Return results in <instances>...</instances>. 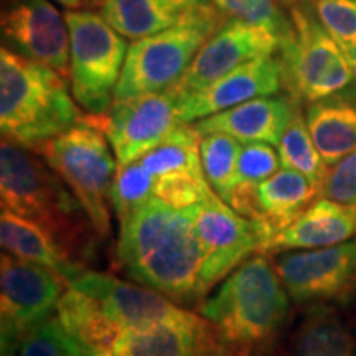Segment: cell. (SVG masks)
Here are the masks:
<instances>
[{
	"mask_svg": "<svg viewBox=\"0 0 356 356\" xmlns=\"http://www.w3.org/2000/svg\"><path fill=\"white\" fill-rule=\"evenodd\" d=\"M118 257L140 286L178 300L203 296V254L186 210L149 200L121 221Z\"/></svg>",
	"mask_w": 356,
	"mask_h": 356,
	"instance_id": "cell-1",
	"label": "cell"
},
{
	"mask_svg": "<svg viewBox=\"0 0 356 356\" xmlns=\"http://www.w3.org/2000/svg\"><path fill=\"white\" fill-rule=\"evenodd\" d=\"M200 312L220 337L221 356H254L286 322L289 297L275 267L254 256L222 280Z\"/></svg>",
	"mask_w": 356,
	"mask_h": 356,
	"instance_id": "cell-2",
	"label": "cell"
},
{
	"mask_svg": "<svg viewBox=\"0 0 356 356\" xmlns=\"http://www.w3.org/2000/svg\"><path fill=\"white\" fill-rule=\"evenodd\" d=\"M0 197L2 208L42 226L74 261L91 254L96 229L79 200L56 172L8 140L0 145Z\"/></svg>",
	"mask_w": 356,
	"mask_h": 356,
	"instance_id": "cell-3",
	"label": "cell"
},
{
	"mask_svg": "<svg viewBox=\"0 0 356 356\" xmlns=\"http://www.w3.org/2000/svg\"><path fill=\"white\" fill-rule=\"evenodd\" d=\"M81 119L70 96L66 78L2 47L0 129L3 140L25 149H38Z\"/></svg>",
	"mask_w": 356,
	"mask_h": 356,
	"instance_id": "cell-4",
	"label": "cell"
},
{
	"mask_svg": "<svg viewBox=\"0 0 356 356\" xmlns=\"http://www.w3.org/2000/svg\"><path fill=\"white\" fill-rule=\"evenodd\" d=\"M222 15L213 3L191 12L170 29L134 40L115 89V99L175 86L184 78L203 43L216 32Z\"/></svg>",
	"mask_w": 356,
	"mask_h": 356,
	"instance_id": "cell-5",
	"label": "cell"
},
{
	"mask_svg": "<svg viewBox=\"0 0 356 356\" xmlns=\"http://www.w3.org/2000/svg\"><path fill=\"white\" fill-rule=\"evenodd\" d=\"M108 142L101 127L88 118L37 149L83 204L99 238L111 231L108 202L118 172Z\"/></svg>",
	"mask_w": 356,
	"mask_h": 356,
	"instance_id": "cell-6",
	"label": "cell"
},
{
	"mask_svg": "<svg viewBox=\"0 0 356 356\" xmlns=\"http://www.w3.org/2000/svg\"><path fill=\"white\" fill-rule=\"evenodd\" d=\"M292 30L280 42L282 86L292 99L315 102L356 81V70L340 43L323 29L314 12L293 7Z\"/></svg>",
	"mask_w": 356,
	"mask_h": 356,
	"instance_id": "cell-7",
	"label": "cell"
},
{
	"mask_svg": "<svg viewBox=\"0 0 356 356\" xmlns=\"http://www.w3.org/2000/svg\"><path fill=\"white\" fill-rule=\"evenodd\" d=\"M70 30V79L74 99L88 113L99 115L113 108L115 89L127 56L126 37L102 13L66 10Z\"/></svg>",
	"mask_w": 356,
	"mask_h": 356,
	"instance_id": "cell-8",
	"label": "cell"
},
{
	"mask_svg": "<svg viewBox=\"0 0 356 356\" xmlns=\"http://www.w3.org/2000/svg\"><path fill=\"white\" fill-rule=\"evenodd\" d=\"M68 289L55 270L3 252L0 262L2 356L19 355L25 337L51 318Z\"/></svg>",
	"mask_w": 356,
	"mask_h": 356,
	"instance_id": "cell-9",
	"label": "cell"
},
{
	"mask_svg": "<svg viewBox=\"0 0 356 356\" xmlns=\"http://www.w3.org/2000/svg\"><path fill=\"white\" fill-rule=\"evenodd\" d=\"M203 254L202 293L221 282L252 252L261 251L262 238L252 221L239 215L215 191L188 208Z\"/></svg>",
	"mask_w": 356,
	"mask_h": 356,
	"instance_id": "cell-10",
	"label": "cell"
},
{
	"mask_svg": "<svg viewBox=\"0 0 356 356\" xmlns=\"http://www.w3.org/2000/svg\"><path fill=\"white\" fill-rule=\"evenodd\" d=\"M180 92L175 86L114 101L106 114L92 118L113 147L118 165H127L157 147L180 126L177 104Z\"/></svg>",
	"mask_w": 356,
	"mask_h": 356,
	"instance_id": "cell-11",
	"label": "cell"
},
{
	"mask_svg": "<svg viewBox=\"0 0 356 356\" xmlns=\"http://www.w3.org/2000/svg\"><path fill=\"white\" fill-rule=\"evenodd\" d=\"M274 267L296 302H345L356 292V241L289 252Z\"/></svg>",
	"mask_w": 356,
	"mask_h": 356,
	"instance_id": "cell-12",
	"label": "cell"
},
{
	"mask_svg": "<svg viewBox=\"0 0 356 356\" xmlns=\"http://www.w3.org/2000/svg\"><path fill=\"white\" fill-rule=\"evenodd\" d=\"M2 37L12 51L70 76L68 24L50 0L6 2Z\"/></svg>",
	"mask_w": 356,
	"mask_h": 356,
	"instance_id": "cell-13",
	"label": "cell"
},
{
	"mask_svg": "<svg viewBox=\"0 0 356 356\" xmlns=\"http://www.w3.org/2000/svg\"><path fill=\"white\" fill-rule=\"evenodd\" d=\"M279 48L277 35L238 19H228L200 48L184 78L177 83L178 92L185 96L200 91L256 58L274 55Z\"/></svg>",
	"mask_w": 356,
	"mask_h": 356,
	"instance_id": "cell-14",
	"label": "cell"
},
{
	"mask_svg": "<svg viewBox=\"0 0 356 356\" xmlns=\"http://www.w3.org/2000/svg\"><path fill=\"white\" fill-rule=\"evenodd\" d=\"M282 88V66L277 53L239 66L200 91L178 97L180 124L197 122L261 96L277 95Z\"/></svg>",
	"mask_w": 356,
	"mask_h": 356,
	"instance_id": "cell-15",
	"label": "cell"
},
{
	"mask_svg": "<svg viewBox=\"0 0 356 356\" xmlns=\"http://www.w3.org/2000/svg\"><path fill=\"white\" fill-rule=\"evenodd\" d=\"M215 327L198 315L180 309L173 317L144 328L124 330L114 356H221Z\"/></svg>",
	"mask_w": 356,
	"mask_h": 356,
	"instance_id": "cell-16",
	"label": "cell"
},
{
	"mask_svg": "<svg viewBox=\"0 0 356 356\" xmlns=\"http://www.w3.org/2000/svg\"><path fill=\"white\" fill-rule=\"evenodd\" d=\"M68 287L95 297L122 332L150 327L180 312L178 307L152 289L134 286L109 274L84 269L70 280Z\"/></svg>",
	"mask_w": 356,
	"mask_h": 356,
	"instance_id": "cell-17",
	"label": "cell"
},
{
	"mask_svg": "<svg viewBox=\"0 0 356 356\" xmlns=\"http://www.w3.org/2000/svg\"><path fill=\"white\" fill-rule=\"evenodd\" d=\"M299 109L291 96H261L234 108L213 114L195 122L200 136L228 134L241 144L267 142L279 145L282 134Z\"/></svg>",
	"mask_w": 356,
	"mask_h": 356,
	"instance_id": "cell-18",
	"label": "cell"
},
{
	"mask_svg": "<svg viewBox=\"0 0 356 356\" xmlns=\"http://www.w3.org/2000/svg\"><path fill=\"white\" fill-rule=\"evenodd\" d=\"M356 233V204H345L330 198H318L292 225L270 238L261 252L291 249H318L335 246Z\"/></svg>",
	"mask_w": 356,
	"mask_h": 356,
	"instance_id": "cell-19",
	"label": "cell"
},
{
	"mask_svg": "<svg viewBox=\"0 0 356 356\" xmlns=\"http://www.w3.org/2000/svg\"><path fill=\"white\" fill-rule=\"evenodd\" d=\"M320 193L322 191L309 178L291 168H282L256 184L257 221L254 225L262 238L261 249L270 238L292 225Z\"/></svg>",
	"mask_w": 356,
	"mask_h": 356,
	"instance_id": "cell-20",
	"label": "cell"
},
{
	"mask_svg": "<svg viewBox=\"0 0 356 356\" xmlns=\"http://www.w3.org/2000/svg\"><path fill=\"white\" fill-rule=\"evenodd\" d=\"M305 121L328 167L356 150V81L335 95L310 102Z\"/></svg>",
	"mask_w": 356,
	"mask_h": 356,
	"instance_id": "cell-21",
	"label": "cell"
},
{
	"mask_svg": "<svg viewBox=\"0 0 356 356\" xmlns=\"http://www.w3.org/2000/svg\"><path fill=\"white\" fill-rule=\"evenodd\" d=\"M0 241L8 254L48 267L66 282L84 270L81 262L74 261L42 226L6 208L0 216Z\"/></svg>",
	"mask_w": 356,
	"mask_h": 356,
	"instance_id": "cell-22",
	"label": "cell"
},
{
	"mask_svg": "<svg viewBox=\"0 0 356 356\" xmlns=\"http://www.w3.org/2000/svg\"><path fill=\"white\" fill-rule=\"evenodd\" d=\"M211 0H106L101 13L122 37L140 40L170 29Z\"/></svg>",
	"mask_w": 356,
	"mask_h": 356,
	"instance_id": "cell-23",
	"label": "cell"
},
{
	"mask_svg": "<svg viewBox=\"0 0 356 356\" xmlns=\"http://www.w3.org/2000/svg\"><path fill=\"white\" fill-rule=\"evenodd\" d=\"M63 327L95 356H114L122 328L106 314L95 297L68 287L56 307Z\"/></svg>",
	"mask_w": 356,
	"mask_h": 356,
	"instance_id": "cell-24",
	"label": "cell"
},
{
	"mask_svg": "<svg viewBox=\"0 0 356 356\" xmlns=\"http://www.w3.org/2000/svg\"><path fill=\"white\" fill-rule=\"evenodd\" d=\"M293 356H356V343L332 310L317 307L302 323Z\"/></svg>",
	"mask_w": 356,
	"mask_h": 356,
	"instance_id": "cell-25",
	"label": "cell"
},
{
	"mask_svg": "<svg viewBox=\"0 0 356 356\" xmlns=\"http://www.w3.org/2000/svg\"><path fill=\"white\" fill-rule=\"evenodd\" d=\"M200 142L202 136L195 126L180 124L157 147H154L139 160L155 178L180 172L204 175L202 157H200Z\"/></svg>",
	"mask_w": 356,
	"mask_h": 356,
	"instance_id": "cell-26",
	"label": "cell"
},
{
	"mask_svg": "<svg viewBox=\"0 0 356 356\" xmlns=\"http://www.w3.org/2000/svg\"><path fill=\"white\" fill-rule=\"evenodd\" d=\"M277 149L282 168H291L302 173L322 191L328 175V165L323 162L322 155L315 147L305 118L299 109L296 111L292 121L284 131Z\"/></svg>",
	"mask_w": 356,
	"mask_h": 356,
	"instance_id": "cell-27",
	"label": "cell"
},
{
	"mask_svg": "<svg viewBox=\"0 0 356 356\" xmlns=\"http://www.w3.org/2000/svg\"><path fill=\"white\" fill-rule=\"evenodd\" d=\"M241 145V142L228 134L218 132L202 136L200 157H202L204 177L222 200L228 198L231 188L236 185Z\"/></svg>",
	"mask_w": 356,
	"mask_h": 356,
	"instance_id": "cell-28",
	"label": "cell"
},
{
	"mask_svg": "<svg viewBox=\"0 0 356 356\" xmlns=\"http://www.w3.org/2000/svg\"><path fill=\"white\" fill-rule=\"evenodd\" d=\"M155 177L142 165L140 160L118 165L109 190V203L113 204L119 221H124L137 208L154 198Z\"/></svg>",
	"mask_w": 356,
	"mask_h": 356,
	"instance_id": "cell-29",
	"label": "cell"
},
{
	"mask_svg": "<svg viewBox=\"0 0 356 356\" xmlns=\"http://www.w3.org/2000/svg\"><path fill=\"white\" fill-rule=\"evenodd\" d=\"M221 15L261 26L282 42L291 33L292 20L284 15L277 0H211Z\"/></svg>",
	"mask_w": 356,
	"mask_h": 356,
	"instance_id": "cell-30",
	"label": "cell"
},
{
	"mask_svg": "<svg viewBox=\"0 0 356 356\" xmlns=\"http://www.w3.org/2000/svg\"><path fill=\"white\" fill-rule=\"evenodd\" d=\"M17 356H95L63 327L60 318H48L22 341Z\"/></svg>",
	"mask_w": 356,
	"mask_h": 356,
	"instance_id": "cell-31",
	"label": "cell"
},
{
	"mask_svg": "<svg viewBox=\"0 0 356 356\" xmlns=\"http://www.w3.org/2000/svg\"><path fill=\"white\" fill-rule=\"evenodd\" d=\"M207 177L198 173L180 172L155 178L154 197L175 210H188L210 193Z\"/></svg>",
	"mask_w": 356,
	"mask_h": 356,
	"instance_id": "cell-32",
	"label": "cell"
},
{
	"mask_svg": "<svg viewBox=\"0 0 356 356\" xmlns=\"http://www.w3.org/2000/svg\"><path fill=\"white\" fill-rule=\"evenodd\" d=\"M312 12L341 47L356 43V0H314Z\"/></svg>",
	"mask_w": 356,
	"mask_h": 356,
	"instance_id": "cell-33",
	"label": "cell"
},
{
	"mask_svg": "<svg viewBox=\"0 0 356 356\" xmlns=\"http://www.w3.org/2000/svg\"><path fill=\"white\" fill-rule=\"evenodd\" d=\"M280 159L279 154L267 142H248L241 145V152L238 159V172H236V184L248 181V184H259L266 178L273 177L279 172Z\"/></svg>",
	"mask_w": 356,
	"mask_h": 356,
	"instance_id": "cell-34",
	"label": "cell"
},
{
	"mask_svg": "<svg viewBox=\"0 0 356 356\" xmlns=\"http://www.w3.org/2000/svg\"><path fill=\"white\" fill-rule=\"evenodd\" d=\"M322 193L345 204H356V150L333 165L325 180Z\"/></svg>",
	"mask_w": 356,
	"mask_h": 356,
	"instance_id": "cell-35",
	"label": "cell"
},
{
	"mask_svg": "<svg viewBox=\"0 0 356 356\" xmlns=\"http://www.w3.org/2000/svg\"><path fill=\"white\" fill-rule=\"evenodd\" d=\"M55 2L63 6L65 8H68V10H76V8L84 6L83 0H55Z\"/></svg>",
	"mask_w": 356,
	"mask_h": 356,
	"instance_id": "cell-36",
	"label": "cell"
},
{
	"mask_svg": "<svg viewBox=\"0 0 356 356\" xmlns=\"http://www.w3.org/2000/svg\"><path fill=\"white\" fill-rule=\"evenodd\" d=\"M343 50L346 53V56H348V60L351 61V65H353V68L356 70V43L343 47Z\"/></svg>",
	"mask_w": 356,
	"mask_h": 356,
	"instance_id": "cell-37",
	"label": "cell"
},
{
	"mask_svg": "<svg viewBox=\"0 0 356 356\" xmlns=\"http://www.w3.org/2000/svg\"><path fill=\"white\" fill-rule=\"evenodd\" d=\"M104 2H106V0H83L84 6H89V7H99Z\"/></svg>",
	"mask_w": 356,
	"mask_h": 356,
	"instance_id": "cell-38",
	"label": "cell"
},
{
	"mask_svg": "<svg viewBox=\"0 0 356 356\" xmlns=\"http://www.w3.org/2000/svg\"><path fill=\"white\" fill-rule=\"evenodd\" d=\"M282 2H289V3H292V2H300V0H282Z\"/></svg>",
	"mask_w": 356,
	"mask_h": 356,
	"instance_id": "cell-39",
	"label": "cell"
}]
</instances>
